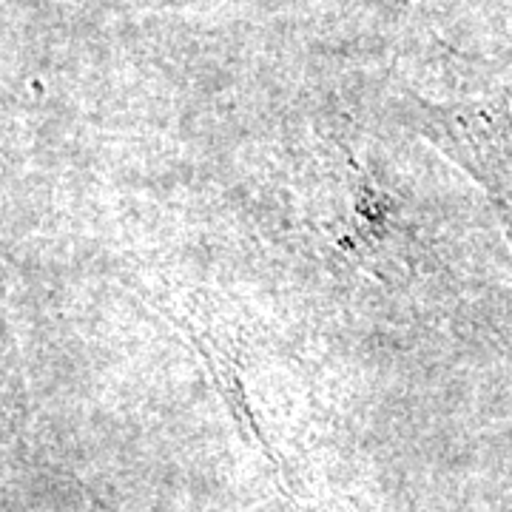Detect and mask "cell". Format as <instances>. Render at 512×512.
<instances>
[{
	"label": "cell",
	"instance_id": "7a4b0ae2",
	"mask_svg": "<svg viewBox=\"0 0 512 512\" xmlns=\"http://www.w3.org/2000/svg\"><path fill=\"white\" fill-rule=\"evenodd\" d=\"M348 157V222L342 248L376 271H402L413 276L424 271L430 256L427 245L416 234L413 222L404 217L399 200H393L382 185L367 174L356 157Z\"/></svg>",
	"mask_w": 512,
	"mask_h": 512
},
{
	"label": "cell",
	"instance_id": "6da1fadb",
	"mask_svg": "<svg viewBox=\"0 0 512 512\" xmlns=\"http://www.w3.org/2000/svg\"><path fill=\"white\" fill-rule=\"evenodd\" d=\"M416 126L441 154L470 174L493 205L512 251V111L501 92L470 103H416Z\"/></svg>",
	"mask_w": 512,
	"mask_h": 512
},
{
	"label": "cell",
	"instance_id": "3957f363",
	"mask_svg": "<svg viewBox=\"0 0 512 512\" xmlns=\"http://www.w3.org/2000/svg\"><path fill=\"white\" fill-rule=\"evenodd\" d=\"M154 305H157V311L163 313L165 319H168V322L180 330L185 339L197 348V353L202 356V365L208 367V373H211V379H214V387L220 390L222 402H225L231 419H234V424L239 427L242 439L248 441V444H254L256 450H262V456L271 461V467H274L276 476H279L282 493L288 495L293 504H296V495H293L291 490V473H288V467L276 458V453L271 450V444L265 441L259 424H256L254 410H251V404L245 399L242 356H239L237 339L222 328L220 322L214 325L211 316H205V313L200 311V305H191V313L177 311L174 305H160V302H154Z\"/></svg>",
	"mask_w": 512,
	"mask_h": 512
}]
</instances>
